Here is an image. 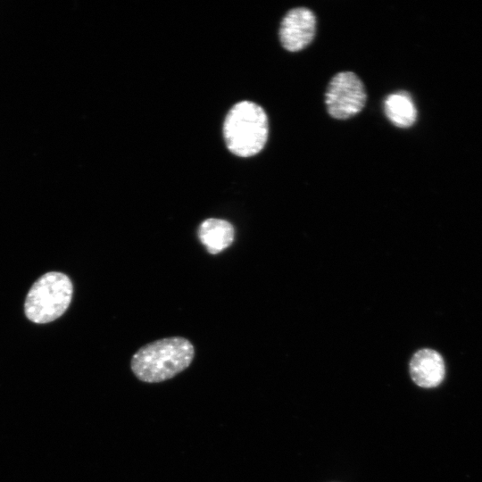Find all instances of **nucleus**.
Listing matches in <instances>:
<instances>
[{"label":"nucleus","instance_id":"obj_1","mask_svg":"<svg viewBox=\"0 0 482 482\" xmlns=\"http://www.w3.org/2000/svg\"><path fill=\"white\" fill-rule=\"evenodd\" d=\"M195 349L182 337H171L151 342L132 356L130 367L141 381L158 383L175 377L192 362Z\"/></svg>","mask_w":482,"mask_h":482},{"label":"nucleus","instance_id":"obj_2","mask_svg":"<svg viewBox=\"0 0 482 482\" xmlns=\"http://www.w3.org/2000/svg\"><path fill=\"white\" fill-rule=\"evenodd\" d=\"M222 131L226 146L233 154L253 156L263 149L268 140L267 114L256 103L238 102L226 115Z\"/></svg>","mask_w":482,"mask_h":482},{"label":"nucleus","instance_id":"obj_3","mask_svg":"<svg viewBox=\"0 0 482 482\" xmlns=\"http://www.w3.org/2000/svg\"><path fill=\"white\" fill-rule=\"evenodd\" d=\"M73 287L69 277L50 271L30 287L24 303L26 317L32 322L47 323L61 317L69 307Z\"/></svg>","mask_w":482,"mask_h":482},{"label":"nucleus","instance_id":"obj_4","mask_svg":"<svg viewBox=\"0 0 482 482\" xmlns=\"http://www.w3.org/2000/svg\"><path fill=\"white\" fill-rule=\"evenodd\" d=\"M367 99L364 85L353 71H340L328 83L325 104L328 114L346 120L358 114Z\"/></svg>","mask_w":482,"mask_h":482},{"label":"nucleus","instance_id":"obj_5","mask_svg":"<svg viewBox=\"0 0 482 482\" xmlns=\"http://www.w3.org/2000/svg\"><path fill=\"white\" fill-rule=\"evenodd\" d=\"M316 17L306 7H295L283 17L279 26V40L289 52H298L308 46L316 33Z\"/></svg>","mask_w":482,"mask_h":482},{"label":"nucleus","instance_id":"obj_6","mask_svg":"<svg viewBox=\"0 0 482 482\" xmlns=\"http://www.w3.org/2000/svg\"><path fill=\"white\" fill-rule=\"evenodd\" d=\"M445 362L439 353L432 349H420L411 357L409 373L411 380L422 388H434L445 378Z\"/></svg>","mask_w":482,"mask_h":482},{"label":"nucleus","instance_id":"obj_7","mask_svg":"<svg viewBox=\"0 0 482 482\" xmlns=\"http://www.w3.org/2000/svg\"><path fill=\"white\" fill-rule=\"evenodd\" d=\"M234 236L232 224L221 219H207L198 229L199 240L211 254H217L228 248L232 244Z\"/></svg>","mask_w":482,"mask_h":482},{"label":"nucleus","instance_id":"obj_8","mask_svg":"<svg viewBox=\"0 0 482 482\" xmlns=\"http://www.w3.org/2000/svg\"><path fill=\"white\" fill-rule=\"evenodd\" d=\"M384 112L392 124L402 129L412 126L417 118L414 102L405 91L388 95L384 100Z\"/></svg>","mask_w":482,"mask_h":482}]
</instances>
